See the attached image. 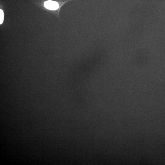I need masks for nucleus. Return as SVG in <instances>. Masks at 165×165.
I'll return each instance as SVG.
<instances>
[{"instance_id": "f257e3e1", "label": "nucleus", "mask_w": 165, "mask_h": 165, "mask_svg": "<svg viewBox=\"0 0 165 165\" xmlns=\"http://www.w3.org/2000/svg\"><path fill=\"white\" fill-rule=\"evenodd\" d=\"M44 5L45 8L51 10H56L59 7V4L57 2L51 1H46Z\"/></svg>"}, {"instance_id": "f03ea898", "label": "nucleus", "mask_w": 165, "mask_h": 165, "mask_svg": "<svg viewBox=\"0 0 165 165\" xmlns=\"http://www.w3.org/2000/svg\"><path fill=\"white\" fill-rule=\"evenodd\" d=\"M4 13L3 10L0 9V24L3 23L4 20Z\"/></svg>"}]
</instances>
